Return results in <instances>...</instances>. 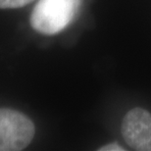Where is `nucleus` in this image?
I'll return each instance as SVG.
<instances>
[{
    "instance_id": "obj_1",
    "label": "nucleus",
    "mask_w": 151,
    "mask_h": 151,
    "mask_svg": "<svg viewBox=\"0 0 151 151\" xmlns=\"http://www.w3.org/2000/svg\"><path fill=\"white\" fill-rule=\"evenodd\" d=\"M81 0H39L31 15V25L42 35L62 32L75 18Z\"/></svg>"
},
{
    "instance_id": "obj_2",
    "label": "nucleus",
    "mask_w": 151,
    "mask_h": 151,
    "mask_svg": "<svg viewBox=\"0 0 151 151\" xmlns=\"http://www.w3.org/2000/svg\"><path fill=\"white\" fill-rule=\"evenodd\" d=\"M35 125L26 115L12 109H0V151H19L32 142Z\"/></svg>"
},
{
    "instance_id": "obj_3",
    "label": "nucleus",
    "mask_w": 151,
    "mask_h": 151,
    "mask_svg": "<svg viewBox=\"0 0 151 151\" xmlns=\"http://www.w3.org/2000/svg\"><path fill=\"white\" fill-rule=\"evenodd\" d=\"M122 134L132 148L151 151V114L142 108H134L122 123Z\"/></svg>"
},
{
    "instance_id": "obj_4",
    "label": "nucleus",
    "mask_w": 151,
    "mask_h": 151,
    "mask_svg": "<svg viewBox=\"0 0 151 151\" xmlns=\"http://www.w3.org/2000/svg\"><path fill=\"white\" fill-rule=\"evenodd\" d=\"M32 1L34 0H0V8H20L31 3Z\"/></svg>"
},
{
    "instance_id": "obj_5",
    "label": "nucleus",
    "mask_w": 151,
    "mask_h": 151,
    "mask_svg": "<svg viewBox=\"0 0 151 151\" xmlns=\"http://www.w3.org/2000/svg\"><path fill=\"white\" fill-rule=\"evenodd\" d=\"M124 150L125 149L122 146H120L119 144L116 143H109L102 146L101 148H99V151H124Z\"/></svg>"
}]
</instances>
